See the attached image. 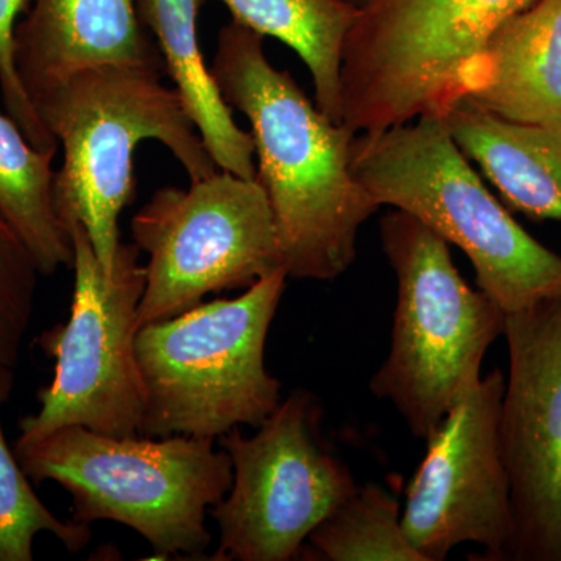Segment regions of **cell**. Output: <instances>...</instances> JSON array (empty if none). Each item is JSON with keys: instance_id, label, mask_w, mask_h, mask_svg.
<instances>
[{"instance_id": "cell-1", "label": "cell", "mask_w": 561, "mask_h": 561, "mask_svg": "<svg viewBox=\"0 0 561 561\" xmlns=\"http://www.w3.org/2000/svg\"><path fill=\"white\" fill-rule=\"evenodd\" d=\"M210 70L250 122L287 275L339 278L356 260L362 225L381 208L351 169L356 133L324 116L289 70L268 61L264 36L239 22L220 28Z\"/></svg>"}, {"instance_id": "cell-2", "label": "cell", "mask_w": 561, "mask_h": 561, "mask_svg": "<svg viewBox=\"0 0 561 561\" xmlns=\"http://www.w3.org/2000/svg\"><path fill=\"white\" fill-rule=\"evenodd\" d=\"M157 70L95 66L72 73L32 99L62 149L55 172V209L62 227L83 225L111 275L121 245L119 216L136 197V147L164 144L192 181L219 172L175 88Z\"/></svg>"}, {"instance_id": "cell-3", "label": "cell", "mask_w": 561, "mask_h": 561, "mask_svg": "<svg viewBox=\"0 0 561 561\" xmlns=\"http://www.w3.org/2000/svg\"><path fill=\"white\" fill-rule=\"evenodd\" d=\"M351 169L379 206L411 214L459 247L479 289L505 313L561 297V254L531 238L491 194L443 117L357 133Z\"/></svg>"}, {"instance_id": "cell-4", "label": "cell", "mask_w": 561, "mask_h": 561, "mask_svg": "<svg viewBox=\"0 0 561 561\" xmlns=\"http://www.w3.org/2000/svg\"><path fill=\"white\" fill-rule=\"evenodd\" d=\"M216 438L111 437L68 426L14 454L35 483L72 497L73 522H114L138 531L158 559H201L213 535L206 516L232 485V463Z\"/></svg>"}, {"instance_id": "cell-5", "label": "cell", "mask_w": 561, "mask_h": 561, "mask_svg": "<svg viewBox=\"0 0 561 561\" xmlns=\"http://www.w3.org/2000/svg\"><path fill=\"white\" fill-rule=\"evenodd\" d=\"M287 278L279 268L241 297L202 301L139 328L140 435L219 438L234 427L257 430L276 411L280 382L265 367V342Z\"/></svg>"}, {"instance_id": "cell-6", "label": "cell", "mask_w": 561, "mask_h": 561, "mask_svg": "<svg viewBox=\"0 0 561 561\" xmlns=\"http://www.w3.org/2000/svg\"><path fill=\"white\" fill-rule=\"evenodd\" d=\"M381 241L397 276V308L390 353L370 389L397 408L416 438L427 440L481 381L483 357L504 335L507 313L472 289L449 243L411 214H387Z\"/></svg>"}, {"instance_id": "cell-7", "label": "cell", "mask_w": 561, "mask_h": 561, "mask_svg": "<svg viewBox=\"0 0 561 561\" xmlns=\"http://www.w3.org/2000/svg\"><path fill=\"white\" fill-rule=\"evenodd\" d=\"M535 0H368L343 51V124L378 133L460 102V77Z\"/></svg>"}, {"instance_id": "cell-8", "label": "cell", "mask_w": 561, "mask_h": 561, "mask_svg": "<svg viewBox=\"0 0 561 561\" xmlns=\"http://www.w3.org/2000/svg\"><path fill=\"white\" fill-rule=\"evenodd\" d=\"M72 241V305L66 323L39 337L55 360L54 381L38 391V412L20 421L16 443H31L68 426L111 437H139L144 383L136 357L138 309L146 265L135 243H122L106 275L83 225L68 228Z\"/></svg>"}, {"instance_id": "cell-9", "label": "cell", "mask_w": 561, "mask_h": 561, "mask_svg": "<svg viewBox=\"0 0 561 561\" xmlns=\"http://www.w3.org/2000/svg\"><path fill=\"white\" fill-rule=\"evenodd\" d=\"M131 236L149 254L139 328L286 268L264 187L230 172L161 187L133 217Z\"/></svg>"}, {"instance_id": "cell-10", "label": "cell", "mask_w": 561, "mask_h": 561, "mask_svg": "<svg viewBox=\"0 0 561 561\" xmlns=\"http://www.w3.org/2000/svg\"><path fill=\"white\" fill-rule=\"evenodd\" d=\"M321 405L294 390L276 411L243 435L217 438L232 463V485L209 511L219 527L213 561L298 559L311 531L356 491L353 474L321 435Z\"/></svg>"}, {"instance_id": "cell-11", "label": "cell", "mask_w": 561, "mask_h": 561, "mask_svg": "<svg viewBox=\"0 0 561 561\" xmlns=\"http://www.w3.org/2000/svg\"><path fill=\"white\" fill-rule=\"evenodd\" d=\"M504 373L474 383L427 438L405 491L402 529L424 561L476 542L483 560H507L513 537L511 481L502 456Z\"/></svg>"}, {"instance_id": "cell-12", "label": "cell", "mask_w": 561, "mask_h": 561, "mask_svg": "<svg viewBox=\"0 0 561 561\" xmlns=\"http://www.w3.org/2000/svg\"><path fill=\"white\" fill-rule=\"evenodd\" d=\"M500 435L511 481L507 560L561 561V297L507 313Z\"/></svg>"}, {"instance_id": "cell-13", "label": "cell", "mask_w": 561, "mask_h": 561, "mask_svg": "<svg viewBox=\"0 0 561 561\" xmlns=\"http://www.w3.org/2000/svg\"><path fill=\"white\" fill-rule=\"evenodd\" d=\"M14 62L31 101L95 66L165 70L136 0H33L14 31Z\"/></svg>"}, {"instance_id": "cell-14", "label": "cell", "mask_w": 561, "mask_h": 561, "mask_svg": "<svg viewBox=\"0 0 561 561\" xmlns=\"http://www.w3.org/2000/svg\"><path fill=\"white\" fill-rule=\"evenodd\" d=\"M460 102L516 124L561 128V0L501 24L460 77Z\"/></svg>"}, {"instance_id": "cell-15", "label": "cell", "mask_w": 561, "mask_h": 561, "mask_svg": "<svg viewBox=\"0 0 561 561\" xmlns=\"http://www.w3.org/2000/svg\"><path fill=\"white\" fill-rule=\"evenodd\" d=\"M443 119L508 205L531 219L561 220V128L516 124L467 102Z\"/></svg>"}, {"instance_id": "cell-16", "label": "cell", "mask_w": 561, "mask_h": 561, "mask_svg": "<svg viewBox=\"0 0 561 561\" xmlns=\"http://www.w3.org/2000/svg\"><path fill=\"white\" fill-rule=\"evenodd\" d=\"M203 0H136L139 20L151 33L203 144L221 171L256 180L254 142L225 102L203 58L198 16Z\"/></svg>"}, {"instance_id": "cell-17", "label": "cell", "mask_w": 561, "mask_h": 561, "mask_svg": "<svg viewBox=\"0 0 561 561\" xmlns=\"http://www.w3.org/2000/svg\"><path fill=\"white\" fill-rule=\"evenodd\" d=\"M232 21L289 46L313 81L324 116L343 124L342 66L357 7L345 0H219Z\"/></svg>"}, {"instance_id": "cell-18", "label": "cell", "mask_w": 561, "mask_h": 561, "mask_svg": "<svg viewBox=\"0 0 561 561\" xmlns=\"http://www.w3.org/2000/svg\"><path fill=\"white\" fill-rule=\"evenodd\" d=\"M57 151H41L9 114L0 113V213L31 249L41 275L72 267L69 232L55 209Z\"/></svg>"}, {"instance_id": "cell-19", "label": "cell", "mask_w": 561, "mask_h": 561, "mask_svg": "<svg viewBox=\"0 0 561 561\" xmlns=\"http://www.w3.org/2000/svg\"><path fill=\"white\" fill-rule=\"evenodd\" d=\"M305 552L324 561H424L402 529L400 502L373 483L357 486L311 531Z\"/></svg>"}, {"instance_id": "cell-20", "label": "cell", "mask_w": 561, "mask_h": 561, "mask_svg": "<svg viewBox=\"0 0 561 561\" xmlns=\"http://www.w3.org/2000/svg\"><path fill=\"white\" fill-rule=\"evenodd\" d=\"M11 387L13 370L0 367V408L9 400ZM39 534L54 535L72 553L83 551L91 541L90 524L62 522L36 496L0 423V561H32Z\"/></svg>"}, {"instance_id": "cell-21", "label": "cell", "mask_w": 561, "mask_h": 561, "mask_svg": "<svg viewBox=\"0 0 561 561\" xmlns=\"http://www.w3.org/2000/svg\"><path fill=\"white\" fill-rule=\"evenodd\" d=\"M41 275L31 249L0 213V367H14L31 327Z\"/></svg>"}, {"instance_id": "cell-22", "label": "cell", "mask_w": 561, "mask_h": 561, "mask_svg": "<svg viewBox=\"0 0 561 561\" xmlns=\"http://www.w3.org/2000/svg\"><path fill=\"white\" fill-rule=\"evenodd\" d=\"M31 0H0V92L7 114L41 151H58V142L44 127L27 91L22 87L14 62V31L18 18L27 13Z\"/></svg>"}, {"instance_id": "cell-23", "label": "cell", "mask_w": 561, "mask_h": 561, "mask_svg": "<svg viewBox=\"0 0 561 561\" xmlns=\"http://www.w3.org/2000/svg\"><path fill=\"white\" fill-rule=\"evenodd\" d=\"M345 2L351 3V5L357 7V9H362L368 0H345Z\"/></svg>"}]
</instances>
